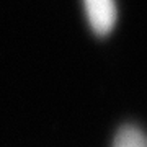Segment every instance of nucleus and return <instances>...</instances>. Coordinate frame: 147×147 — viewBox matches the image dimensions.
I'll return each instance as SVG.
<instances>
[{
	"instance_id": "obj_1",
	"label": "nucleus",
	"mask_w": 147,
	"mask_h": 147,
	"mask_svg": "<svg viewBox=\"0 0 147 147\" xmlns=\"http://www.w3.org/2000/svg\"><path fill=\"white\" fill-rule=\"evenodd\" d=\"M87 18L92 30L100 36H105L113 30L116 23L115 0H84Z\"/></svg>"
},
{
	"instance_id": "obj_2",
	"label": "nucleus",
	"mask_w": 147,
	"mask_h": 147,
	"mask_svg": "<svg viewBox=\"0 0 147 147\" xmlns=\"http://www.w3.org/2000/svg\"><path fill=\"white\" fill-rule=\"evenodd\" d=\"M113 147H147V136L137 126L126 124L116 132Z\"/></svg>"
}]
</instances>
